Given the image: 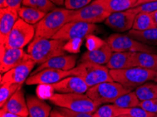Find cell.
Masks as SVG:
<instances>
[{
    "label": "cell",
    "instance_id": "484cf974",
    "mask_svg": "<svg viewBox=\"0 0 157 117\" xmlns=\"http://www.w3.org/2000/svg\"><path fill=\"white\" fill-rule=\"evenodd\" d=\"M156 28L151 13L141 12L135 16L132 30L144 31Z\"/></svg>",
    "mask_w": 157,
    "mask_h": 117
},
{
    "label": "cell",
    "instance_id": "681fc988",
    "mask_svg": "<svg viewBox=\"0 0 157 117\" xmlns=\"http://www.w3.org/2000/svg\"><path fill=\"white\" fill-rule=\"evenodd\" d=\"M154 117H157V114H156V115H155V116H154Z\"/></svg>",
    "mask_w": 157,
    "mask_h": 117
},
{
    "label": "cell",
    "instance_id": "7a4b0ae2",
    "mask_svg": "<svg viewBox=\"0 0 157 117\" xmlns=\"http://www.w3.org/2000/svg\"><path fill=\"white\" fill-rule=\"evenodd\" d=\"M114 82L120 83L126 89H136L148 81L154 80L157 71L147 70L140 67L125 69V70H109Z\"/></svg>",
    "mask_w": 157,
    "mask_h": 117
},
{
    "label": "cell",
    "instance_id": "30bf717a",
    "mask_svg": "<svg viewBox=\"0 0 157 117\" xmlns=\"http://www.w3.org/2000/svg\"><path fill=\"white\" fill-rule=\"evenodd\" d=\"M97 30V27L95 24L70 22L66 23L52 39L62 40L63 42H67L75 38L84 39L87 35L93 34Z\"/></svg>",
    "mask_w": 157,
    "mask_h": 117
},
{
    "label": "cell",
    "instance_id": "9a60e30c",
    "mask_svg": "<svg viewBox=\"0 0 157 117\" xmlns=\"http://www.w3.org/2000/svg\"><path fill=\"white\" fill-rule=\"evenodd\" d=\"M49 86L59 93L84 94L89 89L86 83L81 79L75 76H68L60 82Z\"/></svg>",
    "mask_w": 157,
    "mask_h": 117
},
{
    "label": "cell",
    "instance_id": "3957f363",
    "mask_svg": "<svg viewBox=\"0 0 157 117\" xmlns=\"http://www.w3.org/2000/svg\"><path fill=\"white\" fill-rule=\"evenodd\" d=\"M54 105L75 112L94 113L100 104L90 99L86 94L54 93L49 97Z\"/></svg>",
    "mask_w": 157,
    "mask_h": 117
},
{
    "label": "cell",
    "instance_id": "74e56055",
    "mask_svg": "<svg viewBox=\"0 0 157 117\" xmlns=\"http://www.w3.org/2000/svg\"><path fill=\"white\" fill-rule=\"evenodd\" d=\"M58 110L63 114V115L66 116L67 117H96L94 113H84V112H73L69 109L62 108V107H59L57 109Z\"/></svg>",
    "mask_w": 157,
    "mask_h": 117
},
{
    "label": "cell",
    "instance_id": "4fadbf2b",
    "mask_svg": "<svg viewBox=\"0 0 157 117\" xmlns=\"http://www.w3.org/2000/svg\"><path fill=\"white\" fill-rule=\"evenodd\" d=\"M35 64L36 63L33 59H30L11 69V70L4 73L3 76H1V85L9 83L22 86L23 83L26 82L28 78V76L32 71Z\"/></svg>",
    "mask_w": 157,
    "mask_h": 117
},
{
    "label": "cell",
    "instance_id": "2e32d148",
    "mask_svg": "<svg viewBox=\"0 0 157 117\" xmlns=\"http://www.w3.org/2000/svg\"><path fill=\"white\" fill-rule=\"evenodd\" d=\"M19 18L18 9L2 8L0 9V40L1 45L5 46L10 32Z\"/></svg>",
    "mask_w": 157,
    "mask_h": 117
},
{
    "label": "cell",
    "instance_id": "7c38bea8",
    "mask_svg": "<svg viewBox=\"0 0 157 117\" xmlns=\"http://www.w3.org/2000/svg\"><path fill=\"white\" fill-rule=\"evenodd\" d=\"M71 71H62L53 69H45L34 75H30L26 80L27 85H51L63 79L71 76Z\"/></svg>",
    "mask_w": 157,
    "mask_h": 117
},
{
    "label": "cell",
    "instance_id": "f546056e",
    "mask_svg": "<svg viewBox=\"0 0 157 117\" xmlns=\"http://www.w3.org/2000/svg\"><path fill=\"white\" fill-rule=\"evenodd\" d=\"M23 5L35 8L45 13L54 10L56 7L51 0H23Z\"/></svg>",
    "mask_w": 157,
    "mask_h": 117
},
{
    "label": "cell",
    "instance_id": "cb8c5ba5",
    "mask_svg": "<svg viewBox=\"0 0 157 117\" xmlns=\"http://www.w3.org/2000/svg\"><path fill=\"white\" fill-rule=\"evenodd\" d=\"M47 13L33 7L23 6L18 9V16L21 19L30 25H36Z\"/></svg>",
    "mask_w": 157,
    "mask_h": 117
},
{
    "label": "cell",
    "instance_id": "4dcf8cb0",
    "mask_svg": "<svg viewBox=\"0 0 157 117\" xmlns=\"http://www.w3.org/2000/svg\"><path fill=\"white\" fill-rule=\"evenodd\" d=\"M22 86L15 83H6L1 85L0 88V107L1 108L5 104L10 97L17 91Z\"/></svg>",
    "mask_w": 157,
    "mask_h": 117
},
{
    "label": "cell",
    "instance_id": "9c48e42d",
    "mask_svg": "<svg viewBox=\"0 0 157 117\" xmlns=\"http://www.w3.org/2000/svg\"><path fill=\"white\" fill-rule=\"evenodd\" d=\"M106 42L113 52H156L155 49L132 39L128 35L112 34Z\"/></svg>",
    "mask_w": 157,
    "mask_h": 117
},
{
    "label": "cell",
    "instance_id": "ab89813d",
    "mask_svg": "<svg viewBox=\"0 0 157 117\" xmlns=\"http://www.w3.org/2000/svg\"><path fill=\"white\" fill-rule=\"evenodd\" d=\"M0 117H24V116L11 113V112L4 111L3 109H1V111H0Z\"/></svg>",
    "mask_w": 157,
    "mask_h": 117
},
{
    "label": "cell",
    "instance_id": "d6986e66",
    "mask_svg": "<svg viewBox=\"0 0 157 117\" xmlns=\"http://www.w3.org/2000/svg\"><path fill=\"white\" fill-rule=\"evenodd\" d=\"M1 109L4 111L24 117H27L29 115L27 102L25 101L24 93L22 88H19L17 91L7 100L5 104Z\"/></svg>",
    "mask_w": 157,
    "mask_h": 117
},
{
    "label": "cell",
    "instance_id": "603a6c76",
    "mask_svg": "<svg viewBox=\"0 0 157 117\" xmlns=\"http://www.w3.org/2000/svg\"><path fill=\"white\" fill-rule=\"evenodd\" d=\"M98 2L110 13L127 11L133 8L135 4L133 0H98Z\"/></svg>",
    "mask_w": 157,
    "mask_h": 117
},
{
    "label": "cell",
    "instance_id": "ffe728a7",
    "mask_svg": "<svg viewBox=\"0 0 157 117\" xmlns=\"http://www.w3.org/2000/svg\"><path fill=\"white\" fill-rule=\"evenodd\" d=\"M113 51L109 45L106 44L99 49L92 51L85 52L81 57V62H91L98 64H106L112 56Z\"/></svg>",
    "mask_w": 157,
    "mask_h": 117
},
{
    "label": "cell",
    "instance_id": "f6af8a7d",
    "mask_svg": "<svg viewBox=\"0 0 157 117\" xmlns=\"http://www.w3.org/2000/svg\"><path fill=\"white\" fill-rule=\"evenodd\" d=\"M5 2H6V0H0V7H1V9L4 8V7Z\"/></svg>",
    "mask_w": 157,
    "mask_h": 117
},
{
    "label": "cell",
    "instance_id": "60d3db41",
    "mask_svg": "<svg viewBox=\"0 0 157 117\" xmlns=\"http://www.w3.org/2000/svg\"><path fill=\"white\" fill-rule=\"evenodd\" d=\"M49 117H67V116L63 115V114H61V112L58 110V109H54V110L51 112V114H50V116H49Z\"/></svg>",
    "mask_w": 157,
    "mask_h": 117
},
{
    "label": "cell",
    "instance_id": "e0dca14e",
    "mask_svg": "<svg viewBox=\"0 0 157 117\" xmlns=\"http://www.w3.org/2000/svg\"><path fill=\"white\" fill-rule=\"evenodd\" d=\"M77 62V56L75 55H63L54 57V58L49 60L38 67V68L33 71L30 75H34L39 71L45 70V69H53L62 71H68L76 67Z\"/></svg>",
    "mask_w": 157,
    "mask_h": 117
},
{
    "label": "cell",
    "instance_id": "d4e9b609",
    "mask_svg": "<svg viewBox=\"0 0 157 117\" xmlns=\"http://www.w3.org/2000/svg\"><path fill=\"white\" fill-rule=\"evenodd\" d=\"M137 66L157 71V54L146 52H135Z\"/></svg>",
    "mask_w": 157,
    "mask_h": 117
},
{
    "label": "cell",
    "instance_id": "52a82bcc",
    "mask_svg": "<svg viewBox=\"0 0 157 117\" xmlns=\"http://www.w3.org/2000/svg\"><path fill=\"white\" fill-rule=\"evenodd\" d=\"M110 14L99 3L98 0H95L82 9L73 11V13L68 18V23L83 22L91 24L99 23L105 21Z\"/></svg>",
    "mask_w": 157,
    "mask_h": 117
},
{
    "label": "cell",
    "instance_id": "8992f818",
    "mask_svg": "<svg viewBox=\"0 0 157 117\" xmlns=\"http://www.w3.org/2000/svg\"><path fill=\"white\" fill-rule=\"evenodd\" d=\"M131 92V90L116 82H109L99 83L90 88L86 95L90 99L99 104L113 103L121 95Z\"/></svg>",
    "mask_w": 157,
    "mask_h": 117
},
{
    "label": "cell",
    "instance_id": "f35d334b",
    "mask_svg": "<svg viewBox=\"0 0 157 117\" xmlns=\"http://www.w3.org/2000/svg\"><path fill=\"white\" fill-rule=\"evenodd\" d=\"M22 3L23 0H6L4 8L9 7V8L19 9L21 7Z\"/></svg>",
    "mask_w": 157,
    "mask_h": 117
},
{
    "label": "cell",
    "instance_id": "8d00e7d4",
    "mask_svg": "<svg viewBox=\"0 0 157 117\" xmlns=\"http://www.w3.org/2000/svg\"><path fill=\"white\" fill-rule=\"evenodd\" d=\"M139 107H142L147 112L157 114V99L140 101Z\"/></svg>",
    "mask_w": 157,
    "mask_h": 117
},
{
    "label": "cell",
    "instance_id": "d6a6232c",
    "mask_svg": "<svg viewBox=\"0 0 157 117\" xmlns=\"http://www.w3.org/2000/svg\"><path fill=\"white\" fill-rule=\"evenodd\" d=\"M85 39H86L85 46H86V48L87 49V51H94V50L98 49L106 44L105 41H104L101 38L97 37V36L92 34L87 35L85 37Z\"/></svg>",
    "mask_w": 157,
    "mask_h": 117
},
{
    "label": "cell",
    "instance_id": "83f0119b",
    "mask_svg": "<svg viewBox=\"0 0 157 117\" xmlns=\"http://www.w3.org/2000/svg\"><path fill=\"white\" fill-rule=\"evenodd\" d=\"M96 117H116L123 114H126V109L118 107L116 104H105L94 112Z\"/></svg>",
    "mask_w": 157,
    "mask_h": 117
},
{
    "label": "cell",
    "instance_id": "277c9868",
    "mask_svg": "<svg viewBox=\"0 0 157 117\" xmlns=\"http://www.w3.org/2000/svg\"><path fill=\"white\" fill-rule=\"evenodd\" d=\"M66 42L59 39L33 40L28 46L27 53L36 64H42L54 57L63 56V46Z\"/></svg>",
    "mask_w": 157,
    "mask_h": 117
},
{
    "label": "cell",
    "instance_id": "6da1fadb",
    "mask_svg": "<svg viewBox=\"0 0 157 117\" xmlns=\"http://www.w3.org/2000/svg\"><path fill=\"white\" fill-rule=\"evenodd\" d=\"M73 10L56 8L35 25V35L33 40L49 39L55 35L66 23Z\"/></svg>",
    "mask_w": 157,
    "mask_h": 117
},
{
    "label": "cell",
    "instance_id": "bcb514c9",
    "mask_svg": "<svg viewBox=\"0 0 157 117\" xmlns=\"http://www.w3.org/2000/svg\"><path fill=\"white\" fill-rule=\"evenodd\" d=\"M116 117H131V116L128 115V114H123V115H120V116H118Z\"/></svg>",
    "mask_w": 157,
    "mask_h": 117
},
{
    "label": "cell",
    "instance_id": "8fae6325",
    "mask_svg": "<svg viewBox=\"0 0 157 117\" xmlns=\"http://www.w3.org/2000/svg\"><path fill=\"white\" fill-rule=\"evenodd\" d=\"M32 59L28 53L23 49L8 48L1 45V59H0V71L4 74L19 64Z\"/></svg>",
    "mask_w": 157,
    "mask_h": 117
},
{
    "label": "cell",
    "instance_id": "b9f144b4",
    "mask_svg": "<svg viewBox=\"0 0 157 117\" xmlns=\"http://www.w3.org/2000/svg\"><path fill=\"white\" fill-rule=\"evenodd\" d=\"M157 2V0H138L137 2V3L135 4V6H133V8H135V7L138 6L140 5H142V4L149 3V2Z\"/></svg>",
    "mask_w": 157,
    "mask_h": 117
},
{
    "label": "cell",
    "instance_id": "f1b7e54d",
    "mask_svg": "<svg viewBox=\"0 0 157 117\" xmlns=\"http://www.w3.org/2000/svg\"><path fill=\"white\" fill-rule=\"evenodd\" d=\"M140 100L137 97L135 92H130L128 93L121 95L116 99L113 104H116L121 108L128 109L132 107H138Z\"/></svg>",
    "mask_w": 157,
    "mask_h": 117
},
{
    "label": "cell",
    "instance_id": "ac0fdd59",
    "mask_svg": "<svg viewBox=\"0 0 157 117\" xmlns=\"http://www.w3.org/2000/svg\"><path fill=\"white\" fill-rule=\"evenodd\" d=\"M106 67L109 70H125L137 67L135 52H113Z\"/></svg>",
    "mask_w": 157,
    "mask_h": 117
},
{
    "label": "cell",
    "instance_id": "c3c4849f",
    "mask_svg": "<svg viewBox=\"0 0 157 117\" xmlns=\"http://www.w3.org/2000/svg\"><path fill=\"white\" fill-rule=\"evenodd\" d=\"M155 80L157 81V75H156V79H155Z\"/></svg>",
    "mask_w": 157,
    "mask_h": 117
},
{
    "label": "cell",
    "instance_id": "44dd1931",
    "mask_svg": "<svg viewBox=\"0 0 157 117\" xmlns=\"http://www.w3.org/2000/svg\"><path fill=\"white\" fill-rule=\"evenodd\" d=\"M30 117H49L51 107L47 102L33 95H28L26 99Z\"/></svg>",
    "mask_w": 157,
    "mask_h": 117
},
{
    "label": "cell",
    "instance_id": "5b68a950",
    "mask_svg": "<svg viewBox=\"0 0 157 117\" xmlns=\"http://www.w3.org/2000/svg\"><path fill=\"white\" fill-rule=\"evenodd\" d=\"M70 71L71 76L81 79L89 88L101 83L114 82L106 66L91 62H81Z\"/></svg>",
    "mask_w": 157,
    "mask_h": 117
},
{
    "label": "cell",
    "instance_id": "1f68e13d",
    "mask_svg": "<svg viewBox=\"0 0 157 117\" xmlns=\"http://www.w3.org/2000/svg\"><path fill=\"white\" fill-rule=\"evenodd\" d=\"M83 43L82 38H75L66 42L63 46V50L69 53H79L80 48Z\"/></svg>",
    "mask_w": 157,
    "mask_h": 117
},
{
    "label": "cell",
    "instance_id": "7dc6e473",
    "mask_svg": "<svg viewBox=\"0 0 157 117\" xmlns=\"http://www.w3.org/2000/svg\"><path fill=\"white\" fill-rule=\"evenodd\" d=\"M133 1H134V2H135V4H136V3H137V2L138 1V0H133Z\"/></svg>",
    "mask_w": 157,
    "mask_h": 117
},
{
    "label": "cell",
    "instance_id": "7bdbcfd3",
    "mask_svg": "<svg viewBox=\"0 0 157 117\" xmlns=\"http://www.w3.org/2000/svg\"><path fill=\"white\" fill-rule=\"evenodd\" d=\"M51 1L56 6H63L65 2V0H51Z\"/></svg>",
    "mask_w": 157,
    "mask_h": 117
},
{
    "label": "cell",
    "instance_id": "7402d4cb",
    "mask_svg": "<svg viewBox=\"0 0 157 117\" xmlns=\"http://www.w3.org/2000/svg\"><path fill=\"white\" fill-rule=\"evenodd\" d=\"M129 37L148 46H157V27L144 31L130 30L128 34Z\"/></svg>",
    "mask_w": 157,
    "mask_h": 117
},
{
    "label": "cell",
    "instance_id": "ee69618b",
    "mask_svg": "<svg viewBox=\"0 0 157 117\" xmlns=\"http://www.w3.org/2000/svg\"><path fill=\"white\" fill-rule=\"evenodd\" d=\"M151 14L152 16V18H153L154 22V23H155V25L157 27V11L152 12V13H151Z\"/></svg>",
    "mask_w": 157,
    "mask_h": 117
},
{
    "label": "cell",
    "instance_id": "d590c367",
    "mask_svg": "<svg viewBox=\"0 0 157 117\" xmlns=\"http://www.w3.org/2000/svg\"><path fill=\"white\" fill-rule=\"evenodd\" d=\"M92 0H65L64 6L69 10H78L90 4Z\"/></svg>",
    "mask_w": 157,
    "mask_h": 117
},
{
    "label": "cell",
    "instance_id": "836d02e7",
    "mask_svg": "<svg viewBox=\"0 0 157 117\" xmlns=\"http://www.w3.org/2000/svg\"><path fill=\"white\" fill-rule=\"evenodd\" d=\"M126 109V114L130 116L131 117H154L156 114L151 113L147 112L143 108L140 107H132V108H128Z\"/></svg>",
    "mask_w": 157,
    "mask_h": 117
},
{
    "label": "cell",
    "instance_id": "4316f807",
    "mask_svg": "<svg viewBox=\"0 0 157 117\" xmlns=\"http://www.w3.org/2000/svg\"><path fill=\"white\" fill-rule=\"evenodd\" d=\"M135 92L140 101L157 99V84L147 82L137 88Z\"/></svg>",
    "mask_w": 157,
    "mask_h": 117
},
{
    "label": "cell",
    "instance_id": "e575fe53",
    "mask_svg": "<svg viewBox=\"0 0 157 117\" xmlns=\"http://www.w3.org/2000/svg\"><path fill=\"white\" fill-rule=\"evenodd\" d=\"M129 10L134 13L135 15L141 12H146V13H152V12L157 11V2H152L146 3L142 5L135 7V8L130 9Z\"/></svg>",
    "mask_w": 157,
    "mask_h": 117
},
{
    "label": "cell",
    "instance_id": "ba28073f",
    "mask_svg": "<svg viewBox=\"0 0 157 117\" xmlns=\"http://www.w3.org/2000/svg\"><path fill=\"white\" fill-rule=\"evenodd\" d=\"M35 35V25L28 24L18 18L9 33L6 47L13 49H23L33 40Z\"/></svg>",
    "mask_w": 157,
    "mask_h": 117
},
{
    "label": "cell",
    "instance_id": "5bb4252c",
    "mask_svg": "<svg viewBox=\"0 0 157 117\" xmlns=\"http://www.w3.org/2000/svg\"><path fill=\"white\" fill-rule=\"evenodd\" d=\"M135 16L129 9L124 11L116 12L111 13L104 21V23L116 32H123L132 30Z\"/></svg>",
    "mask_w": 157,
    "mask_h": 117
}]
</instances>
